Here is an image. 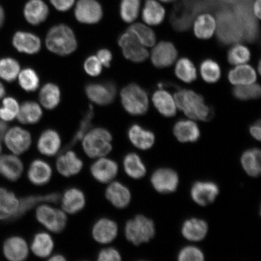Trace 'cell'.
Masks as SVG:
<instances>
[{"label":"cell","instance_id":"1","mask_svg":"<svg viewBox=\"0 0 261 261\" xmlns=\"http://www.w3.org/2000/svg\"><path fill=\"white\" fill-rule=\"evenodd\" d=\"M176 106L192 119L208 122L213 118L214 111L205 102L204 97L191 90L179 89L174 94Z\"/></svg>","mask_w":261,"mask_h":261},{"label":"cell","instance_id":"2","mask_svg":"<svg viewBox=\"0 0 261 261\" xmlns=\"http://www.w3.org/2000/svg\"><path fill=\"white\" fill-rule=\"evenodd\" d=\"M45 44L48 50L60 56L73 53L77 47L76 36L72 29L63 24L55 25L49 30Z\"/></svg>","mask_w":261,"mask_h":261},{"label":"cell","instance_id":"3","mask_svg":"<svg viewBox=\"0 0 261 261\" xmlns=\"http://www.w3.org/2000/svg\"><path fill=\"white\" fill-rule=\"evenodd\" d=\"M85 154L96 159L107 156L113 149V136L106 128L90 129L81 140Z\"/></svg>","mask_w":261,"mask_h":261},{"label":"cell","instance_id":"4","mask_svg":"<svg viewBox=\"0 0 261 261\" xmlns=\"http://www.w3.org/2000/svg\"><path fill=\"white\" fill-rule=\"evenodd\" d=\"M217 18V37L221 44H236L243 40V28L236 15L228 11H222L218 13Z\"/></svg>","mask_w":261,"mask_h":261},{"label":"cell","instance_id":"5","mask_svg":"<svg viewBox=\"0 0 261 261\" xmlns=\"http://www.w3.org/2000/svg\"><path fill=\"white\" fill-rule=\"evenodd\" d=\"M120 97L122 106L130 115L142 116L148 112V94L138 84L132 83L124 87L120 93Z\"/></svg>","mask_w":261,"mask_h":261},{"label":"cell","instance_id":"6","mask_svg":"<svg viewBox=\"0 0 261 261\" xmlns=\"http://www.w3.org/2000/svg\"><path fill=\"white\" fill-rule=\"evenodd\" d=\"M35 208V217L39 223L51 233L63 232L67 226L68 218L62 208L55 207L47 203H42Z\"/></svg>","mask_w":261,"mask_h":261},{"label":"cell","instance_id":"7","mask_svg":"<svg viewBox=\"0 0 261 261\" xmlns=\"http://www.w3.org/2000/svg\"><path fill=\"white\" fill-rule=\"evenodd\" d=\"M155 233L154 222L142 215H137L125 224L126 238L135 246L149 242Z\"/></svg>","mask_w":261,"mask_h":261},{"label":"cell","instance_id":"8","mask_svg":"<svg viewBox=\"0 0 261 261\" xmlns=\"http://www.w3.org/2000/svg\"><path fill=\"white\" fill-rule=\"evenodd\" d=\"M118 44L122 49L123 56L134 63H143L149 57L148 50L129 31H126L120 36Z\"/></svg>","mask_w":261,"mask_h":261},{"label":"cell","instance_id":"9","mask_svg":"<svg viewBox=\"0 0 261 261\" xmlns=\"http://www.w3.org/2000/svg\"><path fill=\"white\" fill-rule=\"evenodd\" d=\"M85 91L89 99L99 106H106L113 102L117 94L115 83L112 81L88 84Z\"/></svg>","mask_w":261,"mask_h":261},{"label":"cell","instance_id":"10","mask_svg":"<svg viewBox=\"0 0 261 261\" xmlns=\"http://www.w3.org/2000/svg\"><path fill=\"white\" fill-rule=\"evenodd\" d=\"M90 171L93 178L102 184H109L116 177L119 166L114 160L102 156L96 159L91 164Z\"/></svg>","mask_w":261,"mask_h":261},{"label":"cell","instance_id":"11","mask_svg":"<svg viewBox=\"0 0 261 261\" xmlns=\"http://www.w3.org/2000/svg\"><path fill=\"white\" fill-rule=\"evenodd\" d=\"M74 16L81 23L96 24L102 18V8L96 0H79L74 9Z\"/></svg>","mask_w":261,"mask_h":261},{"label":"cell","instance_id":"12","mask_svg":"<svg viewBox=\"0 0 261 261\" xmlns=\"http://www.w3.org/2000/svg\"><path fill=\"white\" fill-rule=\"evenodd\" d=\"M119 232V227L116 221L107 217L98 219L93 224L91 234L96 243L102 245L113 242Z\"/></svg>","mask_w":261,"mask_h":261},{"label":"cell","instance_id":"13","mask_svg":"<svg viewBox=\"0 0 261 261\" xmlns=\"http://www.w3.org/2000/svg\"><path fill=\"white\" fill-rule=\"evenodd\" d=\"M32 142L31 133L20 127L10 129L5 135L6 146L15 155H21L28 151Z\"/></svg>","mask_w":261,"mask_h":261},{"label":"cell","instance_id":"14","mask_svg":"<svg viewBox=\"0 0 261 261\" xmlns=\"http://www.w3.org/2000/svg\"><path fill=\"white\" fill-rule=\"evenodd\" d=\"M83 166V161L76 152L68 148L58 155L56 161V168L59 174L66 178L80 174Z\"/></svg>","mask_w":261,"mask_h":261},{"label":"cell","instance_id":"15","mask_svg":"<svg viewBox=\"0 0 261 261\" xmlns=\"http://www.w3.org/2000/svg\"><path fill=\"white\" fill-rule=\"evenodd\" d=\"M151 181L156 191L162 194H169L177 190L179 178L174 171L163 168L158 169L152 174Z\"/></svg>","mask_w":261,"mask_h":261},{"label":"cell","instance_id":"16","mask_svg":"<svg viewBox=\"0 0 261 261\" xmlns=\"http://www.w3.org/2000/svg\"><path fill=\"white\" fill-rule=\"evenodd\" d=\"M178 51L171 42L161 41L153 48L151 62L154 66L159 68L170 67L177 60Z\"/></svg>","mask_w":261,"mask_h":261},{"label":"cell","instance_id":"17","mask_svg":"<svg viewBox=\"0 0 261 261\" xmlns=\"http://www.w3.org/2000/svg\"><path fill=\"white\" fill-rule=\"evenodd\" d=\"M105 195L109 203L119 210L128 207L132 200L129 189L119 181H113L108 184Z\"/></svg>","mask_w":261,"mask_h":261},{"label":"cell","instance_id":"18","mask_svg":"<svg viewBox=\"0 0 261 261\" xmlns=\"http://www.w3.org/2000/svg\"><path fill=\"white\" fill-rule=\"evenodd\" d=\"M61 208L65 213L74 215L84 210L86 204V197L84 192L77 188H70L61 196Z\"/></svg>","mask_w":261,"mask_h":261},{"label":"cell","instance_id":"19","mask_svg":"<svg viewBox=\"0 0 261 261\" xmlns=\"http://www.w3.org/2000/svg\"><path fill=\"white\" fill-rule=\"evenodd\" d=\"M244 6L236 9V16L244 32V39L249 42H255L259 37V28L252 11Z\"/></svg>","mask_w":261,"mask_h":261},{"label":"cell","instance_id":"20","mask_svg":"<svg viewBox=\"0 0 261 261\" xmlns=\"http://www.w3.org/2000/svg\"><path fill=\"white\" fill-rule=\"evenodd\" d=\"M191 194L196 203L205 206L213 203L219 194V188L213 182L198 181L192 187Z\"/></svg>","mask_w":261,"mask_h":261},{"label":"cell","instance_id":"21","mask_svg":"<svg viewBox=\"0 0 261 261\" xmlns=\"http://www.w3.org/2000/svg\"><path fill=\"white\" fill-rule=\"evenodd\" d=\"M61 146L60 135L53 129L44 130L39 138L37 145L39 152L49 158L57 155L60 151Z\"/></svg>","mask_w":261,"mask_h":261},{"label":"cell","instance_id":"22","mask_svg":"<svg viewBox=\"0 0 261 261\" xmlns=\"http://www.w3.org/2000/svg\"><path fill=\"white\" fill-rule=\"evenodd\" d=\"M53 175L51 166L41 159H35L29 166L28 177L32 184L42 187L48 184Z\"/></svg>","mask_w":261,"mask_h":261},{"label":"cell","instance_id":"23","mask_svg":"<svg viewBox=\"0 0 261 261\" xmlns=\"http://www.w3.org/2000/svg\"><path fill=\"white\" fill-rule=\"evenodd\" d=\"M61 194L58 192H51L44 195H31L20 199L19 210L15 220L23 216L33 208L42 203H57L60 201Z\"/></svg>","mask_w":261,"mask_h":261},{"label":"cell","instance_id":"24","mask_svg":"<svg viewBox=\"0 0 261 261\" xmlns=\"http://www.w3.org/2000/svg\"><path fill=\"white\" fill-rule=\"evenodd\" d=\"M3 252L6 258L10 260L22 261L28 258L29 248L24 238L12 237L5 241Z\"/></svg>","mask_w":261,"mask_h":261},{"label":"cell","instance_id":"25","mask_svg":"<svg viewBox=\"0 0 261 261\" xmlns=\"http://www.w3.org/2000/svg\"><path fill=\"white\" fill-rule=\"evenodd\" d=\"M13 45L21 53L29 55L38 54L41 50L40 38L30 32H18L13 38Z\"/></svg>","mask_w":261,"mask_h":261},{"label":"cell","instance_id":"26","mask_svg":"<svg viewBox=\"0 0 261 261\" xmlns=\"http://www.w3.org/2000/svg\"><path fill=\"white\" fill-rule=\"evenodd\" d=\"M19 201L14 192L5 188H0V220H15Z\"/></svg>","mask_w":261,"mask_h":261},{"label":"cell","instance_id":"27","mask_svg":"<svg viewBox=\"0 0 261 261\" xmlns=\"http://www.w3.org/2000/svg\"><path fill=\"white\" fill-rule=\"evenodd\" d=\"M24 171L21 159L15 155H3L0 156V174L11 181L18 180Z\"/></svg>","mask_w":261,"mask_h":261},{"label":"cell","instance_id":"28","mask_svg":"<svg viewBox=\"0 0 261 261\" xmlns=\"http://www.w3.org/2000/svg\"><path fill=\"white\" fill-rule=\"evenodd\" d=\"M55 242L50 233L39 231L32 240L31 249L35 256L39 258H48L54 250Z\"/></svg>","mask_w":261,"mask_h":261},{"label":"cell","instance_id":"29","mask_svg":"<svg viewBox=\"0 0 261 261\" xmlns=\"http://www.w3.org/2000/svg\"><path fill=\"white\" fill-rule=\"evenodd\" d=\"M49 9L42 0H29L26 3L24 15L26 20L32 25H38L46 20Z\"/></svg>","mask_w":261,"mask_h":261},{"label":"cell","instance_id":"30","mask_svg":"<svg viewBox=\"0 0 261 261\" xmlns=\"http://www.w3.org/2000/svg\"><path fill=\"white\" fill-rule=\"evenodd\" d=\"M128 136L130 143L137 148L142 150L151 148L155 143L154 134L138 124H134L129 127Z\"/></svg>","mask_w":261,"mask_h":261},{"label":"cell","instance_id":"31","mask_svg":"<svg viewBox=\"0 0 261 261\" xmlns=\"http://www.w3.org/2000/svg\"><path fill=\"white\" fill-rule=\"evenodd\" d=\"M173 132L175 138L182 143L195 142L200 137V130L197 123L191 120H179L175 124Z\"/></svg>","mask_w":261,"mask_h":261},{"label":"cell","instance_id":"32","mask_svg":"<svg viewBox=\"0 0 261 261\" xmlns=\"http://www.w3.org/2000/svg\"><path fill=\"white\" fill-rule=\"evenodd\" d=\"M152 102L156 109L163 116L172 117L177 113L174 98L167 91L159 90L155 91L152 96Z\"/></svg>","mask_w":261,"mask_h":261},{"label":"cell","instance_id":"33","mask_svg":"<svg viewBox=\"0 0 261 261\" xmlns=\"http://www.w3.org/2000/svg\"><path fill=\"white\" fill-rule=\"evenodd\" d=\"M207 231L206 222L197 218H191L186 221L181 228L182 236L191 241L203 240L206 236Z\"/></svg>","mask_w":261,"mask_h":261},{"label":"cell","instance_id":"34","mask_svg":"<svg viewBox=\"0 0 261 261\" xmlns=\"http://www.w3.org/2000/svg\"><path fill=\"white\" fill-rule=\"evenodd\" d=\"M166 10L156 0H146L142 10V19L147 24L158 25L164 20Z\"/></svg>","mask_w":261,"mask_h":261},{"label":"cell","instance_id":"35","mask_svg":"<svg viewBox=\"0 0 261 261\" xmlns=\"http://www.w3.org/2000/svg\"><path fill=\"white\" fill-rule=\"evenodd\" d=\"M228 79L233 85L250 84L255 83L257 75L250 65H239L228 71Z\"/></svg>","mask_w":261,"mask_h":261},{"label":"cell","instance_id":"36","mask_svg":"<svg viewBox=\"0 0 261 261\" xmlns=\"http://www.w3.org/2000/svg\"><path fill=\"white\" fill-rule=\"evenodd\" d=\"M17 119L22 124H36L40 121L42 112L40 106L33 101H27L19 108Z\"/></svg>","mask_w":261,"mask_h":261},{"label":"cell","instance_id":"37","mask_svg":"<svg viewBox=\"0 0 261 261\" xmlns=\"http://www.w3.org/2000/svg\"><path fill=\"white\" fill-rule=\"evenodd\" d=\"M241 163L247 174L256 177L261 171V152L259 149L247 150L241 156Z\"/></svg>","mask_w":261,"mask_h":261},{"label":"cell","instance_id":"38","mask_svg":"<svg viewBox=\"0 0 261 261\" xmlns=\"http://www.w3.org/2000/svg\"><path fill=\"white\" fill-rule=\"evenodd\" d=\"M216 29V21L211 14H202L198 16L194 23V34L201 40H207L214 35Z\"/></svg>","mask_w":261,"mask_h":261},{"label":"cell","instance_id":"39","mask_svg":"<svg viewBox=\"0 0 261 261\" xmlns=\"http://www.w3.org/2000/svg\"><path fill=\"white\" fill-rule=\"evenodd\" d=\"M124 171L129 177L133 179H140L144 177L146 169L142 159L136 153H129L123 159Z\"/></svg>","mask_w":261,"mask_h":261},{"label":"cell","instance_id":"40","mask_svg":"<svg viewBox=\"0 0 261 261\" xmlns=\"http://www.w3.org/2000/svg\"><path fill=\"white\" fill-rule=\"evenodd\" d=\"M61 91L56 84L47 83L42 87L39 99L41 105L47 110L55 109L60 102Z\"/></svg>","mask_w":261,"mask_h":261},{"label":"cell","instance_id":"41","mask_svg":"<svg viewBox=\"0 0 261 261\" xmlns=\"http://www.w3.org/2000/svg\"><path fill=\"white\" fill-rule=\"evenodd\" d=\"M175 74L179 80L186 83H193L197 78L195 65L188 58L179 59L175 65Z\"/></svg>","mask_w":261,"mask_h":261},{"label":"cell","instance_id":"42","mask_svg":"<svg viewBox=\"0 0 261 261\" xmlns=\"http://www.w3.org/2000/svg\"><path fill=\"white\" fill-rule=\"evenodd\" d=\"M136 36L137 38L143 45L147 47H152L155 44L156 35L151 28L141 23H136L127 29Z\"/></svg>","mask_w":261,"mask_h":261},{"label":"cell","instance_id":"43","mask_svg":"<svg viewBox=\"0 0 261 261\" xmlns=\"http://www.w3.org/2000/svg\"><path fill=\"white\" fill-rule=\"evenodd\" d=\"M200 70L201 76L205 83H216L220 79L221 71L220 65L212 59H206L202 61Z\"/></svg>","mask_w":261,"mask_h":261},{"label":"cell","instance_id":"44","mask_svg":"<svg viewBox=\"0 0 261 261\" xmlns=\"http://www.w3.org/2000/svg\"><path fill=\"white\" fill-rule=\"evenodd\" d=\"M141 0H122L120 14L123 21L127 23L135 21L139 15Z\"/></svg>","mask_w":261,"mask_h":261},{"label":"cell","instance_id":"45","mask_svg":"<svg viewBox=\"0 0 261 261\" xmlns=\"http://www.w3.org/2000/svg\"><path fill=\"white\" fill-rule=\"evenodd\" d=\"M232 94L240 100L256 99L260 97L261 89L258 84L239 85L232 89Z\"/></svg>","mask_w":261,"mask_h":261},{"label":"cell","instance_id":"46","mask_svg":"<svg viewBox=\"0 0 261 261\" xmlns=\"http://www.w3.org/2000/svg\"><path fill=\"white\" fill-rule=\"evenodd\" d=\"M20 66L17 61L12 58H5L0 60V77L12 83L19 73Z\"/></svg>","mask_w":261,"mask_h":261},{"label":"cell","instance_id":"47","mask_svg":"<svg viewBox=\"0 0 261 261\" xmlns=\"http://www.w3.org/2000/svg\"><path fill=\"white\" fill-rule=\"evenodd\" d=\"M19 84L28 92H34L40 86V77L31 68H25L19 75Z\"/></svg>","mask_w":261,"mask_h":261},{"label":"cell","instance_id":"48","mask_svg":"<svg viewBox=\"0 0 261 261\" xmlns=\"http://www.w3.org/2000/svg\"><path fill=\"white\" fill-rule=\"evenodd\" d=\"M251 58V53L249 48L246 45L237 44L228 51L227 61L233 65L243 64L249 62Z\"/></svg>","mask_w":261,"mask_h":261},{"label":"cell","instance_id":"49","mask_svg":"<svg viewBox=\"0 0 261 261\" xmlns=\"http://www.w3.org/2000/svg\"><path fill=\"white\" fill-rule=\"evenodd\" d=\"M93 108L90 106L89 110L87 111L80 123L79 128H78L76 133L74 135L73 138L71 140L69 145L67 146V148L72 147L77 142L81 141L84 136L89 132L92 126V120L94 117Z\"/></svg>","mask_w":261,"mask_h":261},{"label":"cell","instance_id":"50","mask_svg":"<svg viewBox=\"0 0 261 261\" xmlns=\"http://www.w3.org/2000/svg\"><path fill=\"white\" fill-rule=\"evenodd\" d=\"M19 107L14 98L6 97L3 101V107L0 108V117L5 121H11L17 116Z\"/></svg>","mask_w":261,"mask_h":261},{"label":"cell","instance_id":"51","mask_svg":"<svg viewBox=\"0 0 261 261\" xmlns=\"http://www.w3.org/2000/svg\"><path fill=\"white\" fill-rule=\"evenodd\" d=\"M179 261H203L204 256L203 252L197 247L188 246L179 252L178 256Z\"/></svg>","mask_w":261,"mask_h":261},{"label":"cell","instance_id":"52","mask_svg":"<svg viewBox=\"0 0 261 261\" xmlns=\"http://www.w3.org/2000/svg\"><path fill=\"white\" fill-rule=\"evenodd\" d=\"M84 67L86 72L91 76H99L102 71V64L95 56L87 58L85 61Z\"/></svg>","mask_w":261,"mask_h":261},{"label":"cell","instance_id":"53","mask_svg":"<svg viewBox=\"0 0 261 261\" xmlns=\"http://www.w3.org/2000/svg\"><path fill=\"white\" fill-rule=\"evenodd\" d=\"M99 261H120L122 260L121 254L115 248L106 247L99 251L97 254Z\"/></svg>","mask_w":261,"mask_h":261},{"label":"cell","instance_id":"54","mask_svg":"<svg viewBox=\"0 0 261 261\" xmlns=\"http://www.w3.org/2000/svg\"><path fill=\"white\" fill-rule=\"evenodd\" d=\"M51 5L59 11L65 12L70 10L75 0H50Z\"/></svg>","mask_w":261,"mask_h":261},{"label":"cell","instance_id":"55","mask_svg":"<svg viewBox=\"0 0 261 261\" xmlns=\"http://www.w3.org/2000/svg\"><path fill=\"white\" fill-rule=\"evenodd\" d=\"M97 55L101 64L107 68L110 67L111 61L113 59L112 52L107 48H102L97 51Z\"/></svg>","mask_w":261,"mask_h":261},{"label":"cell","instance_id":"56","mask_svg":"<svg viewBox=\"0 0 261 261\" xmlns=\"http://www.w3.org/2000/svg\"><path fill=\"white\" fill-rule=\"evenodd\" d=\"M260 121L259 120L253 124L252 126H250L249 129L250 135L252 136L253 138L258 140V141L260 140Z\"/></svg>","mask_w":261,"mask_h":261},{"label":"cell","instance_id":"57","mask_svg":"<svg viewBox=\"0 0 261 261\" xmlns=\"http://www.w3.org/2000/svg\"><path fill=\"white\" fill-rule=\"evenodd\" d=\"M260 1L261 0H255L253 5L254 15L258 19L260 18Z\"/></svg>","mask_w":261,"mask_h":261},{"label":"cell","instance_id":"58","mask_svg":"<svg viewBox=\"0 0 261 261\" xmlns=\"http://www.w3.org/2000/svg\"><path fill=\"white\" fill-rule=\"evenodd\" d=\"M7 129V124H6L5 122L0 120V139H3V137L5 136Z\"/></svg>","mask_w":261,"mask_h":261},{"label":"cell","instance_id":"59","mask_svg":"<svg viewBox=\"0 0 261 261\" xmlns=\"http://www.w3.org/2000/svg\"><path fill=\"white\" fill-rule=\"evenodd\" d=\"M48 260L50 261H65L66 260V259L63 254H55L49 257Z\"/></svg>","mask_w":261,"mask_h":261},{"label":"cell","instance_id":"60","mask_svg":"<svg viewBox=\"0 0 261 261\" xmlns=\"http://www.w3.org/2000/svg\"><path fill=\"white\" fill-rule=\"evenodd\" d=\"M5 20V12L1 6H0V28L2 27Z\"/></svg>","mask_w":261,"mask_h":261},{"label":"cell","instance_id":"61","mask_svg":"<svg viewBox=\"0 0 261 261\" xmlns=\"http://www.w3.org/2000/svg\"><path fill=\"white\" fill-rule=\"evenodd\" d=\"M6 94V90L4 86L0 83V99L4 97Z\"/></svg>","mask_w":261,"mask_h":261},{"label":"cell","instance_id":"62","mask_svg":"<svg viewBox=\"0 0 261 261\" xmlns=\"http://www.w3.org/2000/svg\"><path fill=\"white\" fill-rule=\"evenodd\" d=\"M160 1H161L163 3H171L172 2H174V1H175V0H160Z\"/></svg>","mask_w":261,"mask_h":261},{"label":"cell","instance_id":"63","mask_svg":"<svg viewBox=\"0 0 261 261\" xmlns=\"http://www.w3.org/2000/svg\"><path fill=\"white\" fill-rule=\"evenodd\" d=\"M260 65H261V63H260V61H259V64H258V67H257V68H258V72L259 74L260 73V68H261Z\"/></svg>","mask_w":261,"mask_h":261},{"label":"cell","instance_id":"64","mask_svg":"<svg viewBox=\"0 0 261 261\" xmlns=\"http://www.w3.org/2000/svg\"><path fill=\"white\" fill-rule=\"evenodd\" d=\"M1 150H2V147H1V145H0V152H1Z\"/></svg>","mask_w":261,"mask_h":261}]
</instances>
